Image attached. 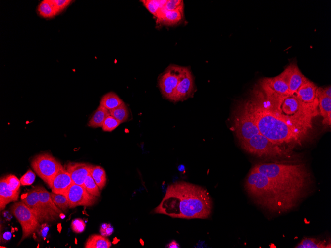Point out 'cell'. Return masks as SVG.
Here are the masks:
<instances>
[{"instance_id": "cell-1", "label": "cell", "mask_w": 331, "mask_h": 248, "mask_svg": "<svg viewBox=\"0 0 331 248\" xmlns=\"http://www.w3.org/2000/svg\"><path fill=\"white\" fill-rule=\"evenodd\" d=\"M212 209V200L207 190L184 181L169 185L155 213L182 219H207Z\"/></svg>"}, {"instance_id": "cell-2", "label": "cell", "mask_w": 331, "mask_h": 248, "mask_svg": "<svg viewBox=\"0 0 331 248\" xmlns=\"http://www.w3.org/2000/svg\"><path fill=\"white\" fill-rule=\"evenodd\" d=\"M245 189L256 204L272 213L288 212L301 201L282 190L271 178L251 169L246 178Z\"/></svg>"}, {"instance_id": "cell-3", "label": "cell", "mask_w": 331, "mask_h": 248, "mask_svg": "<svg viewBox=\"0 0 331 248\" xmlns=\"http://www.w3.org/2000/svg\"><path fill=\"white\" fill-rule=\"evenodd\" d=\"M242 105L255 122L260 133L272 143L292 145L301 143L304 138L305 135L270 111L253 92L251 99Z\"/></svg>"}, {"instance_id": "cell-4", "label": "cell", "mask_w": 331, "mask_h": 248, "mask_svg": "<svg viewBox=\"0 0 331 248\" xmlns=\"http://www.w3.org/2000/svg\"><path fill=\"white\" fill-rule=\"evenodd\" d=\"M251 170L267 176L282 190L301 200L312 184L310 173L304 164L260 163L254 165Z\"/></svg>"}, {"instance_id": "cell-5", "label": "cell", "mask_w": 331, "mask_h": 248, "mask_svg": "<svg viewBox=\"0 0 331 248\" xmlns=\"http://www.w3.org/2000/svg\"><path fill=\"white\" fill-rule=\"evenodd\" d=\"M272 113L289 126L306 135L312 128L314 115L306 109L295 94L284 96H265L258 88L252 91Z\"/></svg>"}, {"instance_id": "cell-6", "label": "cell", "mask_w": 331, "mask_h": 248, "mask_svg": "<svg viewBox=\"0 0 331 248\" xmlns=\"http://www.w3.org/2000/svg\"><path fill=\"white\" fill-rule=\"evenodd\" d=\"M241 148L246 152L259 157L267 158L289 157L290 151L271 142L261 134L240 142Z\"/></svg>"}, {"instance_id": "cell-7", "label": "cell", "mask_w": 331, "mask_h": 248, "mask_svg": "<svg viewBox=\"0 0 331 248\" xmlns=\"http://www.w3.org/2000/svg\"><path fill=\"white\" fill-rule=\"evenodd\" d=\"M31 166L50 188L54 177L63 168L59 161L48 152L35 156L31 160Z\"/></svg>"}, {"instance_id": "cell-8", "label": "cell", "mask_w": 331, "mask_h": 248, "mask_svg": "<svg viewBox=\"0 0 331 248\" xmlns=\"http://www.w3.org/2000/svg\"><path fill=\"white\" fill-rule=\"evenodd\" d=\"M10 211L21 225L22 235L19 244L24 239L36 232L40 223L31 210L22 201L15 202L10 207Z\"/></svg>"}, {"instance_id": "cell-9", "label": "cell", "mask_w": 331, "mask_h": 248, "mask_svg": "<svg viewBox=\"0 0 331 248\" xmlns=\"http://www.w3.org/2000/svg\"><path fill=\"white\" fill-rule=\"evenodd\" d=\"M288 66L278 75L262 79L259 88L265 96H284L289 95Z\"/></svg>"}, {"instance_id": "cell-10", "label": "cell", "mask_w": 331, "mask_h": 248, "mask_svg": "<svg viewBox=\"0 0 331 248\" xmlns=\"http://www.w3.org/2000/svg\"><path fill=\"white\" fill-rule=\"evenodd\" d=\"M234 125L239 142L246 141L260 134L255 122L242 104L238 108L235 115Z\"/></svg>"}, {"instance_id": "cell-11", "label": "cell", "mask_w": 331, "mask_h": 248, "mask_svg": "<svg viewBox=\"0 0 331 248\" xmlns=\"http://www.w3.org/2000/svg\"><path fill=\"white\" fill-rule=\"evenodd\" d=\"M184 67L172 65L161 75L159 87L162 94L166 99L172 100L175 88L182 76Z\"/></svg>"}, {"instance_id": "cell-12", "label": "cell", "mask_w": 331, "mask_h": 248, "mask_svg": "<svg viewBox=\"0 0 331 248\" xmlns=\"http://www.w3.org/2000/svg\"><path fill=\"white\" fill-rule=\"evenodd\" d=\"M69 208L78 206H91L98 201V197L95 196L83 187L73 183L70 187L66 196Z\"/></svg>"}, {"instance_id": "cell-13", "label": "cell", "mask_w": 331, "mask_h": 248, "mask_svg": "<svg viewBox=\"0 0 331 248\" xmlns=\"http://www.w3.org/2000/svg\"><path fill=\"white\" fill-rule=\"evenodd\" d=\"M317 87L312 82L308 80L297 90L295 95L303 105L314 116L319 114L318 99L317 96Z\"/></svg>"}, {"instance_id": "cell-14", "label": "cell", "mask_w": 331, "mask_h": 248, "mask_svg": "<svg viewBox=\"0 0 331 248\" xmlns=\"http://www.w3.org/2000/svg\"><path fill=\"white\" fill-rule=\"evenodd\" d=\"M37 218L40 224L52 222L51 218L44 211L40 201L37 186L30 190L21 199Z\"/></svg>"}, {"instance_id": "cell-15", "label": "cell", "mask_w": 331, "mask_h": 248, "mask_svg": "<svg viewBox=\"0 0 331 248\" xmlns=\"http://www.w3.org/2000/svg\"><path fill=\"white\" fill-rule=\"evenodd\" d=\"M193 88V80L189 70L184 67L182 76L175 88L172 101L181 100L188 97Z\"/></svg>"}, {"instance_id": "cell-16", "label": "cell", "mask_w": 331, "mask_h": 248, "mask_svg": "<svg viewBox=\"0 0 331 248\" xmlns=\"http://www.w3.org/2000/svg\"><path fill=\"white\" fill-rule=\"evenodd\" d=\"M40 201L42 207L53 221L59 219L62 211L59 209L53 201L50 193L42 186H37Z\"/></svg>"}, {"instance_id": "cell-17", "label": "cell", "mask_w": 331, "mask_h": 248, "mask_svg": "<svg viewBox=\"0 0 331 248\" xmlns=\"http://www.w3.org/2000/svg\"><path fill=\"white\" fill-rule=\"evenodd\" d=\"M73 184L70 174L63 167L54 177L51 189L54 193L66 196Z\"/></svg>"}, {"instance_id": "cell-18", "label": "cell", "mask_w": 331, "mask_h": 248, "mask_svg": "<svg viewBox=\"0 0 331 248\" xmlns=\"http://www.w3.org/2000/svg\"><path fill=\"white\" fill-rule=\"evenodd\" d=\"M92 165L80 162L68 163L66 170L70 174L73 183L84 187L85 179L90 173Z\"/></svg>"}, {"instance_id": "cell-19", "label": "cell", "mask_w": 331, "mask_h": 248, "mask_svg": "<svg viewBox=\"0 0 331 248\" xmlns=\"http://www.w3.org/2000/svg\"><path fill=\"white\" fill-rule=\"evenodd\" d=\"M289 72L288 79L289 94L296 93L299 88L309 80L302 74L297 65L291 64L288 65Z\"/></svg>"}, {"instance_id": "cell-20", "label": "cell", "mask_w": 331, "mask_h": 248, "mask_svg": "<svg viewBox=\"0 0 331 248\" xmlns=\"http://www.w3.org/2000/svg\"><path fill=\"white\" fill-rule=\"evenodd\" d=\"M183 9L173 11L166 10L164 7L156 15L157 24L174 25L181 21L183 18Z\"/></svg>"}, {"instance_id": "cell-21", "label": "cell", "mask_w": 331, "mask_h": 248, "mask_svg": "<svg viewBox=\"0 0 331 248\" xmlns=\"http://www.w3.org/2000/svg\"><path fill=\"white\" fill-rule=\"evenodd\" d=\"M317 96L318 99V107L320 114L323 117V124L331 126V98L325 95L321 88H317Z\"/></svg>"}, {"instance_id": "cell-22", "label": "cell", "mask_w": 331, "mask_h": 248, "mask_svg": "<svg viewBox=\"0 0 331 248\" xmlns=\"http://www.w3.org/2000/svg\"><path fill=\"white\" fill-rule=\"evenodd\" d=\"M19 192H14L8 186L5 177L1 178L0 181V209L3 210L7 204L18 200Z\"/></svg>"}, {"instance_id": "cell-23", "label": "cell", "mask_w": 331, "mask_h": 248, "mask_svg": "<svg viewBox=\"0 0 331 248\" xmlns=\"http://www.w3.org/2000/svg\"><path fill=\"white\" fill-rule=\"evenodd\" d=\"M123 102V100L115 93L110 92L102 97L100 101V105L110 111L116 108Z\"/></svg>"}, {"instance_id": "cell-24", "label": "cell", "mask_w": 331, "mask_h": 248, "mask_svg": "<svg viewBox=\"0 0 331 248\" xmlns=\"http://www.w3.org/2000/svg\"><path fill=\"white\" fill-rule=\"evenodd\" d=\"M111 246V242L102 235L93 234L90 236L86 240L85 248H110Z\"/></svg>"}, {"instance_id": "cell-25", "label": "cell", "mask_w": 331, "mask_h": 248, "mask_svg": "<svg viewBox=\"0 0 331 248\" xmlns=\"http://www.w3.org/2000/svg\"><path fill=\"white\" fill-rule=\"evenodd\" d=\"M110 115L108 110L99 105L90 119L88 126L94 128L102 127L105 120Z\"/></svg>"}, {"instance_id": "cell-26", "label": "cell", "mask_w": 331, "mask_h": 248, "mask_svg": "<svg viewBox=\"0 0 331 248\" xmlns=\"http://www.w3.org/2000/svg\"><path fill=\"white\" fill-rule=\"evenodd\" d=\"M331 244H327L325 241L313 238H305L295 246L296 248H331Z\"/></svg>"}, {"instance_id": "cell-27", "label": "cell", "mask_w": 331, "mask_h": 248, "mask_svg": "<svg viewBox=\"0 0 331 248\" xmlns=\"http://www.w3.org/2000/svg\"><path fill=\"white\" fill-rule=\"evenodd\" d=\"M37 11L39 15L45 18H53L57 15L50 0H44L38 5Z\"/></svg>"}, {"instance_id": "cell-28", "label": "cell", "mask_w": 331, "mask_h": 248, "mask_svg": "<svg viewBox=\"0 0 331 248\" xmlns=\"http://www.w3.org/2000/svg\"><path fill=\"white\" fill-rule=\"evenodd\" d=\"M90 174L100 190H102L106 183V175L103 168L100 166L92 165Z\"/></svg>"}, {"instance_id": "cell-29", "label": "cell", "mask_w": 331, "mask_h": 248, "mask_svg": "<svg viewBox=\"0 0 331 248\" xmlns=\"http://www.w3.org/2000/svg\"><path fill=\"white\" fill-rule=\"evenodd\" d=\"M167 0H143L141 1L147 9L155 17L164 7Z\"/></svg>"}, {"instance_id": "cell-30", "label": "cell", "mask_w": 331, "mask_h": 248, "mask_svg": "<svg viewBox=\"0 0 331 248\" xmlns=\"http://www.w3.org/2000/svg\"><path fill=\"white\" fill-rule=\"evenodd\" d=\"M110 113L121 123L127 121L129 117V111L124 102L116 108L110 111Z\"/></svg>"}, {"instance_id": "cell-31", "label": "cell", "mask_w": 331, "mask_h": 248, "mask_svg": "<svg viewBox=\"0 0 331 248\" xmlns=\"http://www.w3.org/2000/svg\"><path fill=\"white\" fill-rule=\"evenodd\" d=\"M50 195L55 205L62 212H66L69 208L67 197L62 195L57 194L52 192L50 193Z\"/></svg>"}, {"instance_id": "cell-32", "label": "cell", "mask_w": 331, "mask_h": 248, "mask_svg": "<svg viewBox=\"0 0 331 248\" xmlns=\"http://www.w3.org/2000/svg\"><path fill=\"white\" fill-rule=\"evenodd\" d=\"M84 187L92 195L96 197L100 196V189L95 182L90 173L85 179Z\"/></svg>"}, {"instance_id": "cell-33", "label": "cell", "mask_w": 331, "mask_h": 248, "mask_svg": "<svg viewBox=\"0 0 331 248\" xmlns=\"http://www.w3.org/2000/svg\"><path fill=\"white\" fill-rule=\"evenodd\" d=\"M120 124V122L110 115L105 120L102 129L105 132H111L119 126Z\"/></svg>"}, {"instance_id": "cell-34", "label": "cell", "mask_w": 331, "mask_h": 248, "mask_svg": "<svg viewBox=\"0 0 331 248\" xmlns=\"http://www.w3.org/2000/svg\"><path fill=\"white\" fill-rule=\"evenodd\" d=\"M56 14L60 13L73 1L71 0H50Z\"/></svg>"}, {"instance_id": "cell-35", "label": "cell", "mask_w": 331, "mask_h": 248, "mask_svg": "<svg viewBox=\"0 0 331 248\" xmlns=\"http://www.w3.org/2000/svg\"><path fill=\"white\" fill-rule=\"evenodd\" d=\"M6 181L8 187L13 191L19 192L21 184L20 180L14 175L10 174L5 176Z\"/></svg>"}, {"instance_id": "cell-36", "label": "cell", "mask_w": 331, "mask_h": 248, "mask_svg": "<svg viewBox=\"0 0 331 248\" xmlns=\"http://www.w3.org/2000/svg\"><path fill=\"white\" fill-rule=\"evenodd\" d=\"M164 8L168 11L183 9V1L181 0H167Z\"/></svg>"}, {"instance_id": "cell-37", "label": "cell", "mask_w": 331, "mask_h": 248, "mask_svg": "<svg viewBox=\"0 0 331 248\" xmlns=\"http://www.w3.org/2000/svg\"><path fill=\"white\" fill-rule=\"evenodd\" d=\"M71 227L74 232L81 233L85 230L86 224L82 219L76 218L72 221Z\"/></svg>"}, {"instance_id": "cell-38", "label": "cell", "mask_w": 331, "mask_h": 248, "mask_svg": "<svg viewBox=\"0 0 331 248\" xmlns=\"http://www.w3.org/2000/svg\"><path fill=\"white\" fill-rule=\"evenodd\" d=\"M36 176L35 173L31 170L29 169L20 179L21 185L24 186H29L32 185L35 180Z\"/></svg>"}, {"instance_id": "cell-39", "label": "cell", "mask_w": 331, "mask_h": 248, "mask_svg": "<svg viewBox=\"0 0 331 248\" xmlns=\"http://www.w3.org/2000/svg\"><path fill=\"white\" fill-rule=\"evenodd\" d=\"M114 231L113 227L110 224L103 223L101 224L100 229L101 235L104 236H109L111 235Z\"/></svg>"}, {"instance_id": "cell-40", "label": "cell", "mask_w": 331, "mask_h": 248, "mask_svg": "<svg viewBox=\"0 0 331 248\" xmlns=\"http://www.w3.org/2000/svg\"><path fill=\"white\" fill-rule=\"evenodd\" d=\"M49 226L46 222H45L40 224L37 231H38L39 236L42 238H45L47 234Z\"/></svg>"}, {"instance_id": "cell-41", "label": "cell", "mask_w": 331, "mask_h": 248, "mask_svg": "<svg viewBox=\"0 0 331 248\" xmlns=\"http://www.w3.org/2000/svg\"><path fill=\"white\" fill-rule=\"evenodd\" d=\"M323 94L326 96L331 98V86L324 88H321Z\"/></svg>"}, {"instance_id": "cell-42", "label": "cell", "mask_w": 331, "mask_h": 248, "mask_svg": "<svg viewBox=\"0 0 331 248\" xmlns=\"http://www.w3.org/2000/svg\"><path fill=\"white\" fill-rule=\"evenodd\" d=\"M166 248H179L180 247L179 244L175 240H172L166 246Z\"/></svg>"}, {"instance_id": "cell-43", "label": "cell", "mask_w": 331, "mask_h": 248, "mask_svg": "<svg viewBox=\"0 0 331 248\" xmlns=\"http://www.w3.org/2000/svg\"><path fill=\"white\" fill-rule=\"evenodd\" d=\"M11 238V233L9 232H6L2 235L3 242H6L9 240Z\"/></svg>"}, {"instance_id": "cell-44", "label": "cell", "mask_w": 331, "mask_h": 248, "mask_svg": "<svg viewBox=\"0 0 331 248\" xmlns=\"http://www.w3.org/2000/svg\"><path fill=\"white\" fill-rule=\"evenodd\" d=\"M178 170L180 171H183L185 170V167L183 165H180V166H178Z\"/></svg>"}]
</instances>
